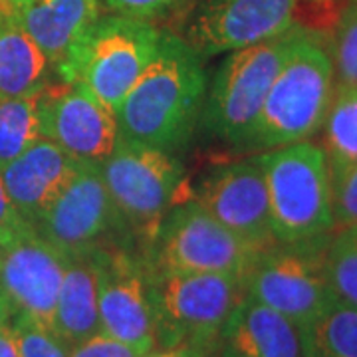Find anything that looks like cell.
<instances>
[{
	"mask_svg": "<svg viewBox=\"0 0 357 357\" xmlns=\"http://www.w3.org/2000/svg\"><path fill=\"white\" fill-rule=\"evenodd\" d=\"M204 100L203 58L185 38L161 32L151 64L117 109L121 135L171 153L191 139Z\"/></svg>",
	"mask_w": 357,
	"mask_h": 357,
	"instance_id": "6da1fadb",
	"label": "cell"
},
{
	"mask_svg": "<svg viewBox=\"0 0 357 357\" xmlns=\"http://www.w3.org/2000/svg\"><path fill=\"white\" fill-rule=\"evenodd\" d=\"M333 89L326 40L306 32L274 79L246 145L278 149L312 137L326 119Z\"/></svg>",
	"mask_w": 357,
	"mask_h": 357,
	"instance_id": "7a4b0ae2",
	"label": "cell"
},
{
	"mask_svg": "<svg viewBox=\"0 0 357 357\" xmlns=\"http://www.w3.org/2000/svg\"><path fill=\"white\" fill-rule=\"evenodd\" d=\"M161 40L149 20L107 14L100 16L56 66L66 84L89 89L115 114L141 74L151 64Z\"/></svg>",
	"mask_w": 357,
	"mask_h": 357,
	"instance_id": "3957f363",
	"label": "cell"
},
{
	"mask_svg": "<svg viewBox=\"0 0 357 357\" xmlns=\"http://www.w3.org/2000/svg\"><path fill=\"white\" fill-rule=\"evenodd\" d=\"M244 296L246 282L234 276L151 272L155 344L189 345L213 356L227 319Z\"/></svg>",
	"mask_w": 357,
	"mask_h": 357,
	"instance_id": "277c9868",
	"label": "cell"
},
{
	"mask_svg": "<svg viewBox=\"0 0 357 357\" xmlns=\"http://www.w3.org/2000/svg\"><path fill=\"white\" fill-rule=\"evenodd\" d=\"M307 30L294 24L280 36L258 42L218 66L203 107L204 129L232 145H246L274 79Z\"/></svg>",
	"mask_w": 357,
	"mask_h": 357,
	"instance_id": "5b68a950",
	"label": "cell"
},
{
	"mask_svg": "<svg viewBox=\"0 0 357 357\" xmlns=\"http://www.w3.org/2000/svg\"><path fill=\"white\" fill-rule=\"evenodd\" d=\"M260 157L276 241L304 244L328 238L333 232L332 189L321 145L298 141Z\"/></svg>",
	"mask_w": 357,
	"mask_h": 357,
	"instance_id": "8992f818",
	"label": "cell"
},
{
	"mask_svg": "<svg viewBox=\"0 0 357 357\" xmlns=\"http://www.w3.org/2000/svg\"><path fill=\"white\" fill-rule=\"evenodd\" d=\"M149 246V256L143 258L151 272L225 274L244 282L262 255L211 217L195 199L177 203L167 213Z\"/></svg>",
	"mask_w": 357,
	"mask_h": 357,
	"instance_id": "52a82bcc",
	"label": "cell"
},
{
	"mask_svg": "<svg viewBox=\"0 0 357 357\" xmlns=\"http://www.w3.org/2000/svg\"><path fill=\"white\" fill-rule=\"evenodd\" d=\"M100 173L129 232L139 234L149 246L163 217L177 204L183 165L169 151L123 137L100 163Z\"/></svg>",
	"mask_w": 357,
	"mask_h": 357,
	"instance_id": "ba28073f",
	"label": "cell"
},
{
	"mask_svg": "<svg viewBox=\"0 0 357 357\" xmlns=\"http://www.w3.org/2000/svg\"><path fill=\"white\" fill-rule=\"evenodd\" d=\"M330 236L264 250L246 280V296L290 319L298 332L306 330L337 300L326 268Z\"/></svg>",
	"mask_w": 357,
	"mask_h": 357,
	"instance_id": "9c48e42d",
	"label": "cell"
},
{
	"mask_svg": "<svg viewBox=\"0 0 357 357\" xmlns=\"http://www.w3.org/2000/svg\"><path fill=\"white\" fill-rule=\"evenodd\" d=\"M42 238L66 255L119 246L131 234L105 189L100 165L82 163L56 201L34 225Z\"/></svg>",
	"mask_w": 357,
	"mask_h": 357,
	"instance_id": "30bf717a",
	"label": "cell"
},
{
	"mask_svg": "<svg viewBox=\"0 0 357 357\" xmlns=\"http://www.w3.org/2000/svg\"><path fill=\"white\" fill-rule=\"evenodd\" d=\"M102 333L149 354L155 344L151 272L126 244L93 250Z\"/></svg>",
	"mask_w": 357,
	"mask_h": 357,
	"instance_id": "8fae6325",
	"label": "cell"
},
{
	"mask_svg": "<svg viewBox=\"0 0 357 357\" xmlns=\"http://www.w3.org/2000/svg\"><path fill=\"white\" fill-rule=\"evenodd\" d=\"M42 139L56 143L82 163H103L123 135L117 114L77 84L46 86L38 96Z\"/></svg>",
	"mask_w": 357,
	"mask_h": 357,
	"instance_id": "7c38bea8",
	"label": "cell"
},
{
	"mask_svg": "<svg viewBox=\"0 0 357 357\" xmlns=\"http://www.w3.org/2000/svg\"><path fill=\"white\" fill-rule=\"evenodd\" d=\"M195 201L244 243L264 252L278 241L272 230L262 157L215 167L201 181Z\"/></svg>",
	"mask_w": 357,
	"mask_h": 357,
	"instance_id": "4fadbf2b",
	"label": "cell"
},
{
	"mask_svg": "<svg viewBox=\"0 0 357 357\" xmlns=\"http://www.w3.org/2000/svg\"><path fill=\"white\" fill-rule=\"evenodd\" d=\"M68 255L28 227L0 246V294L14 316L52 330Z\"/></svg>",
	"mask_w": 357,
	"mask_h": 357,
	"instance_id": "5bb4252c",
	"label": "cell"
},
{
	"mask_svg": "<svg viewBox=\"0 0 357 357\" xmlns=\"http://www.w3.org/2000/svg\"><path fill=\"white\" fill-rule=\"evenodd\" d=\"M298 4L300 0H208L185 40L201 58L241 50L290 30Z\"/></svg>",
	"mask_w": 357,
	"mask_h": 357,
	"instance_id": "9a60e30c",
	"label": "cell"
},
{
	"mask_svg": "<svg viewBox=\"0 0 357 357\" xmlns=\"http://www.w3.org/2000/svg\"><path fill=\"white\" fill-rule=\"evenodd\" d=\"M82 161L56 143L38 139L0 171L8 199L18 215L34 229L38 218L76 175Z\"/></svg>",
	"mask_w": 357,
	"mask_h": 357,
	"instance_id": "2e32d148",
	"label": "cell"
},
{
	"mask_svg": "<svg viewBox=\"0 0 357 357\" xmlns=\"http://www.w3.org/2000/svg\"><path fill=\"white\" fill-rule=\"evenodd\" d=\"M4 6L48 56L54 70L100 18V0H14Z\"/></svg>",
	"mask_w": 357,
	"mask_h": 357,
	"instance_id": "e0dca14e",
	"label": "cell"
},
{
	"mask_svg": "<svg viewBox=\"0 0 357 357\" xmlns=\"http://www.w3.org/2000/svg\"><path fill=\"white\" fill-rule=\"evenodd\" d=\"M217 351L220 357H304L298 328L250 296L232 310Z\"/></svg>",
	"mask_w": 357,
	"mask_h": 357,
	"instance_id": "ac0fdd59",
	"label": "cell"
},
{
	"mask_svg": "<svg viewBox=\"0 0 357 357\" xmlns=\"http://www.w3.org/2000/svg\"><path fill=\"white\" fill-rule=\"evenodd\" d=\"M52 332L68 347L102 332L93 250L68 256Z\"/></svg>",
	"mask_w": 357,
	"mask_h": 357,
	"instance_id": "d6986e66",
	"label": "cell"
},
{
	"mask_svg": "<svg viewBox=\"0 0 357 357\" xmlns=\"http://www.w3.org/2000/svg\"><path fill=\"white\" fill-rule=\"evenodd\" d=\"M54 68L38 44L0 8V98H20L48 86Z\"/></svg>",
	"mask_w": 357,
	"mask_h": 357,
	"instance_id": "ffe728a7",
	"label": "cell"
},
{
	"mask_svg": "<svg viewBox=\"0 0 357 357\" xmlns=\"http://www.w3.org/2000/svg\"><path fill=\"white\" fill-rule=\"evenodd\" d=\"M300 337L304 357H357V307L335 300Z\"/></svg>",
	"mask_w": 357,
	"mask_h": 357,
	"instance_id": "44dd1931",
	"label": "cell"
},
{
	"mask_svg": "<svg viewBox=\"0 0 357 357\" xmlns=\"http://www.w3.org/2000/svg\"><path fill=\"white\" fill-rule=\"evenodd\" d=\"M324 153L328 167H347L357 163V88L335 86L332 103L321 123Z\"/></svg>",
	"mask_w": 357,
	"mask_h": 357,
	"instance_id": "7402d4cb",
	"label": "cell"
},
{
	"mask_svg": "<svg viewBox=\"0 0 357 357\" xmlns=\"http://www.w3.org/2000/svg\"><path fill=\"white\" fill-rule=\"evenodd\" d=\"M38 96L40 91L20 98H0V171L42 139Z\"/></svg>",
	"mask_w": 357,
	"mask_h": 357,
	"instance_id": "603a6c76",
	"label": "cell"
},
{
	"mask_svg": "<svg viewBox=\"0 0 357 357\" xmlns=\"http://www.w3.org/2000/svg\"><path fill=\"white\" fill-rule=\"evenodd\" d=\"M326 268L335 298L357 307V241L347 229L332 232L326 246Z\"/></svg>",
	"mask_w": 357,
	"mask_h": 357,
	"instance_id": "cb8c5ba5",
	"label": "cell"
},
{
	"mask_svg": "<svg viewBox=\"0 0 357 357\" xmlns=\"http://www.w3.org/2000/svg\"><path fill=\"white\" fill-rule=\"evenodd\" d=\"M335 86L357 88V4H349L326 40Z\"/></svg>",
	"mask_w": 357,
	"mask_h": 357,
	"instance_id": "d4e9b609",
	"label": "cell"
},
{
	"mask_svg": "<svg viewBox=\"0 0 357 357\" xmlns=\"http://www.w3.org/2000/svg\"><path fill=\"white\" fill-rule=\"evenodd\" d=\"M13 332L20 357H70V347L56 333L26 316H14Z\"/></svg>",
	"mask_w": 357,
	"mask_h": 357,
	"instance_id": "484cf974",
	"label": "cell"
},
{
	"mask_svg": "<svg viewBox=\"0 0 357 357\" xmlns=\"http://www.w3.org/2000/svg\"><path fill=\"white\" fill-rule=\"evenodd\" d=\"M330 189L333 230L357 227V163L330 169Z\"/></svg>",
	"mask_w": 357,
	"mask_h": 357,
	"instance_id": "4316f807",
	"label": "cell"
},
{
	"mask_svg": "<svg viewBox=\"0 0 357 357\" xmlns=\"http://www.w3.org/2000/svg\"><path fill=\"white\" fill-rule=\"evenodd\" d=\"M147 354L133 345L123 344L105 333H96L93 337L84 340L70 347V357H145Z\"/></svg>",
	"mask_w": 357,
	"mask_h": 357,
	"instance_id": "83f0119b",
	"label": "cell"
},
{
	"mask_svg": "<svg viewBox=\"0 0 357 357\" xmlns=\"http://www.w3.org/2000/svg\"><path fill=\"white\" fill-rule=\"evenodd\" d=\"M175 2L177 0H100V4H103L112 14L141 20H149L153 16L167 13Z\"/></svg>",
	"mask_w": 357,
	"mask_h": 357,
	"instance_id": "f1b7e54d",
	"label": "cell"
},
{
	"mask_svg": "<svg viewBox=\"0 0 357 357\" xmlns=\"http://www.w3.org/2000/svg\"><path fill=\"white\" fill-rule=\"evenodd\" d=\"M30 225L18 215V211L10 203L8 192L4 189V183H2V177H0V246L14 241Z\"/></svg>",
	"mask_w": 357,
	"mask_h": 357,
	"instance_id": "f546056e",
	"label": "cell"
},
{
	"mask_svg": "<svg viewBox=\"0 0 357 357\" xmlns=\"http://www.w3.org/2000/svg\"><path fill=\"white\" fill-rule=\"evenodd\" d=\"M145 357H213L203 349L189 347V345H177V347H155Z\"/></svg>",
	"mask_w": 357,
	"mask_h": 357,
	"instance_id": "4dcf8cb0",
	"label": "cell"
},
{
	"mask_svg": "<svg viewBox=\"0 0 357 357\" xmlns=\"http://www.w3.org/2000/svg\"><path fill=\"white\" fill-rule=\"evenodd\" d=\"M0 357H20L18 354V345H16V337L10 326H4L0 330Z\"/></svg>",
	"mask_w": 357,
	"mask_h": 357,
	"instance_id": "1f68e13d",
	"label": "cell"
},
{
	"mask_svg": "<svg viewBox=\"0 0 357 357\" xmlns=\"http://www.w3.org/2000/svg\"><path fill=\"white\" fill-rule=\"evenodd\" d=\"M13 319V310L8 306V302L4 300V296L0 294V330L4 326H8V321Z\"/></svg>",
	"mask_w": 357,
	"mask_h": 357,
	"instance_id": "d6a6232c",
	"label": "cell"
},
{
	"mask_svg": "<svg viewBox=\"0 0 357 357\" xmlns=\"http://www.w3.org/2000/svg\"><path fill=\"white\" fill-rule=\"evenodd\" d=\"M347 230H349V232H351V234L356 236V241H357V227H351V229H347Z\"/></svg>",
	"mask_w": 357,
	"mask_h": 357,
	"instance_id": "836d02e7",
	"label": "cell"
},
{
	"mask_svg": "<svg viewBox=\"0 0 357 357\" xmlns=\"http://www.w3.org/2000/svg\"><path fill=\"white\" fill-rule=\"evenodd\" d=\"M0 2H4V4H8V2H14V0H0Z\"/></svg>",
	"mask_w": 357,
	"mask_h": 357,
	"instance_id": "e575fe53",
	"label": "cell"
},
{
	"mask_svg": "<svg viewBox=\"0 0 357 357\" xmlns=\"http://www.w3.org/2000/svg\"><path fill=\"white\" fill-rule=\"evenodd\" d=\"M347 2H349V4H357V0H347Z\"/></svg>",
	"mask_w": 357,
	"mask_h": 357,
	"instance_id": "d590c367",
	"label": "cell"
},
{
	"mask_svg": "<svg viewBox=\"0 0 357 357\" xmlns=\"http://www.w3.org/2000/svg\"><path fill=\"white\" fill-rule=\"evenodd\" d=\"M0 8H2V2H0Z\"/></svg>",
	"mask_w": 357,
	"mask_h": 357,
	"instance_id": "8d00e7d4",
	"label": "cell"
}]
</instances>
